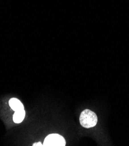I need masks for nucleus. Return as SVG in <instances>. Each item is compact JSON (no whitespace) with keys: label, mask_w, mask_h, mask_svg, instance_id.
<instances>
[{"label":"nucleus","mask_w":129,"mask_h":146,"mask_svg":"<svg viewBox=\"0 0 129 146\" xmlns=\"http://www.w3.org/2000/svg\"><path fill=\"white\" fill-rule=\"evenodd\" d=\"M98 122L97 116L90 110H84L80 116V122L81 125L85 128H91L94 127Z\"/></svg>","instance_id":"nucleus-1"},{"label":"nucleus","mask_w":129,"mask_h":146,"mask_svg":"<svg viewBox=\"0 0 129 146\" xmlns=\"http://www.w3.org/2000/svg\"><path fill=\"white\" fill-rule=\"evenodd\" d=\"M66 141L65 139L58 134H51L47 136L43 143L46 146H65Z\"/></svg>","instance_id":"nucleus-2"},{"label":"nucleus","mask_w":129,"mask_h":146,"mask_svg":"<svg viewBox=\"0 0 129 146\" xmlns=\"http://www.w3.org/2000/svg\"><path fill=\"white\" fill-rule=\"evenodd\" d=\"M9 105L10 107L15 111L24 110V106L21 101L16 98H12L9 101Z\"/></svg>","instance_id":"nucleus-3"},{"label":"nucleus","mask_w":129,"mask_h":146,"mask_svg":"<svg viewBox=\"0 0 129 146\" xmlns=\"http://www.w3.org/2000/svg\"><path fill=\"white\" fill-rule=\"evenodd\" d=\"M25 113H26L24 110H21L19 111H15L13 116V122L16 123H21L24 119Z\"/></svg>","instance_id":"nucleus-4"},{"label":"nucleus","mask_w":129,"mask_h":146,"mask_svg":"<svg viewBox=\"0 0 129 146\" xmlns=\"http://www.w3.org/2000/svg\"><path fill=\"white\" fill-rule=\"evenodd\" d=\"M33 146H36V145H41V146H42V145H43V144H42L41 142H38V143H34V144H33Z\"/></svg>","instance_id":"nucleus-5"}]
</instances>
